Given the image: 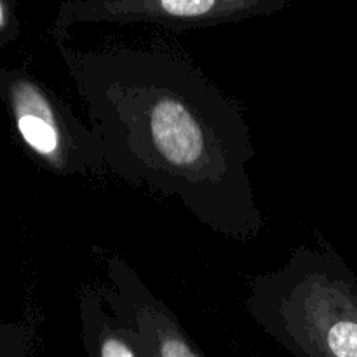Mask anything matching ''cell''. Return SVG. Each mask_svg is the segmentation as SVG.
Listing matches in <instances>:
<instances>
[{"mask_svg": "<svg viewBox=\"0 0 357 357\" xmlns=\"http://www.w3.org/2000/svg\"><path fill=\"white\" fill-rule=\"evenodd\" d=\"M108 286H101L112 312L131 324L149 357H208L181 326L176 314L119 255L107 260Z\"/></svg>", "mask_w": 357, "mask_h": 357, "instance_id": "obj_5", "label": "cell"}, {"mask_svg": "<svg viewBox=\"0 0 357 357\" xmlns=\"http://www.w3.org/2000/svg\"><path fill=\"white\" fill-rule=\"evenodd\" d=\"M0 101L17 138L58 176L103 173V145L89 124L26 68L0 66Z\"/></svg>", "mask_w": 357, "mask_h": 357, "instance_id": "obj_3", "label": "cell"}, {"mask_svg": "<svg viewBox=\"0 0 357 357\" xmlns=\"http://www.w3.org/2000/svg\"><path fill=\"white\" fill-rule=\"evenodd\" d=\"M66 40L54 44L107 169L176 199L218 236L257 239L265 218L250 174L251 128L239 105L169 47L79 51Z\"/></svg>", "mask_w": 357, "mask_h": 357, "instance_id": "obj_1", "label": "cell"}, {"mask_svg": "<svg viewBox=\"0 0 357 357\" xmlns=\"http://www.w3.org/2000/svg\"><path fill=\"white\" fill-rule=\"evenodd\" d=\"M80 337L87 357H149L131 324L112 312L101 286L79 291Z\"/></svg>", "mask_w": 357, "mask_h": 357, "instance_id": "obj_6", "label": "cell"}, {"mask_svg": "<svg viewBox=\"0 0 357 357\" xmlns=\"http://www.w3.org/2000/svg\"><path fill=\"white\" fill-rule=\"evenodd\" d=\"M246 310L293 357H357V275L324 241L253 278Z\"/></svg>", "mask_w": 357, "mask_h": 357, "instance_id": "obj_2", "label": "cell"}, {"mask_svg": "<svg viewBox=\"0 0 357 357\" xmlns=\"http://www.w3.org/2000/svg\"><path fill=\"white\" fill-rule=\"evenodd\" d=\"M31 333L23 324L0 321V357H28Z\"/></svg>", "mask_w": 357, "mask_h": 357, "instance_id": "obj_7", "label": "cell"}, {"mask_svg": "<svg viewBox=\"0 0 357 357\" xmlns=\"http://www.w3.org/2000/svg\"><path fill=\"white\" fill-rule=\"evenodd\" d=\"M293 0H65L52 24V38L66 40L75 24H153L166 30L239 23L272 16Z\"/></svg>", "mask_w": 357, "mask_h": 357, "instance_id": "obj_4", "label": "cell"}]
</instances>
